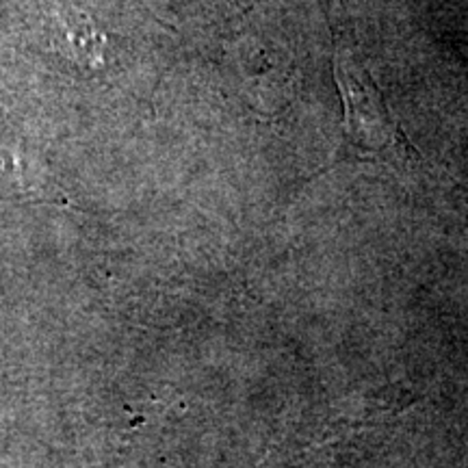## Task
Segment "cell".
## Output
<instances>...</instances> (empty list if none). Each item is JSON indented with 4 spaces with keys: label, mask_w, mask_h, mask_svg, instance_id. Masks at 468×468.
<instances>
[{
    "label": "cell",
    "mask_w": 468,
    "mask_h": 468,
    "mask_svg": "<svg viewBox=\"0 0 468 468\" xmlns=\"http://www.w3.org/2000/svg\"><path fill=\"white\" fill-rule=\"evenodd\" d=\"M335 79L343 101V139L332 165L379 161L406 167L419 159L399 122L390 113L382 90L351 48H335Z\"/></svg>",
    "instance_id": "obj_1"
},
{
    "label": "cell",
    "mask_w": 468,
    "mask_h": 468,
    "mask_svg": "<svg viewBox=\"0 0 468 468\" xmlns=\"http://www.w3.org/2000/svg\"><path fill=\"white\" fill-rule=\"evenodd\" d=\"M55 28H52V44L68 58L80 66H98L102 61V35L93 31L90 17L76 11H63L55 16Z\"/></svg>",
    "instance_id": "obj_2"
},
{
    "label": "cell",
    "mask_w": 468,
    "mask_h": 468,
    "mask_svg": "<svg viewBox=\"0 0 468 468\" xmlns=\"http://www.w3.org/2000/svg\"><path fill=\"white\" fill-rule=\"evenodd\" d=\"M39 193V169L27 161L17 145L0 144V196L35 197Z\"/></svg>",
    "instance_id": "obj_3"
}]
</instances>
